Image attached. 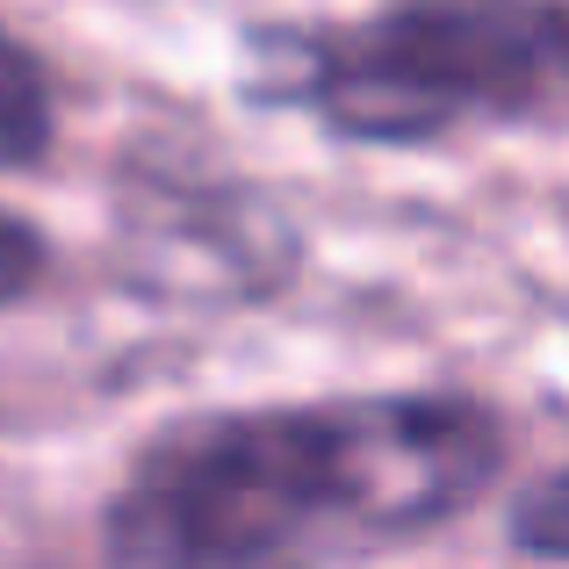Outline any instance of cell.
Masks as SVG:
<instances>
[{
    "label": "cell",
    "instance_id": "cell-1",
    "mask_svg": "<svg viewBox=\"0 0 569 569\" xmlns=\"http://www.w3.org/2000/svg\"><path fill=\"white\" fill-rule=\"evenodd\" d=\"M498 461V411L447 389L194 411L116 476L101 556L109 569H347L469 512Z\"/></svg>",
    "mask_w": 569,
    "mask_h": 569
},
{
    "label": "cell",
    "instance_id": "cell-2",
    "mask_svg": "<svg viewBox=\"0 0 569 569\" xmlns=\"http://www.w3.org/2000/svg\"><path fill=\"white\" fill-rule=\"evenodd\" d=\"M252 87L347 144H440L569 94V0H376L353 22L260 29Z\"/></svg>",
    "mask_w": 569,
    "mask_h": 569
},
{
    "label": "cell",
    "instance_id": "cell-3",
    "mask_svg": "<svg viewBox=\"0 0 569 569\" xmlns=\"http://www.w3.org/2000/svg\"><path fill=\"white\" fill-rule=\"evenodd\" d=\"M51 130H58L51 80H43V66L0 29V167H37V159L51 152Z\"/></svg>",
    "mask_w": 569,
    "mask_h": 569
},
{
    "label": "cell",
    "instance_id": "cell-4",
    "mask_svg": "<svg viewBox=\"0 0 569 569\" xmlns=\"http://www.w3.org/2000/svg\"><path fill=\"white\" fill-rule=\"evenodd\" d=\"M512 548L548 562H569V469H548L512 498Z\"/></svg>",
    "mask_w": 569,
    "mask_h": 569
},
{
    "label": "cell",
    "instance_id": "cell-5",
    "mask_svg": "<svg viewBox=\"0 0 569 569\" xmlns=\"http://www.w3.org/2000/svg\"><path fill=\"white\" fill-rule=\"evenodd\" d=\"M43 267H51V246H43V231L0 202V310L22 303V296L43 281Z\"/></svg>",
    "mask_w": 569,
    "mask_h": 569
}]
</instances>
